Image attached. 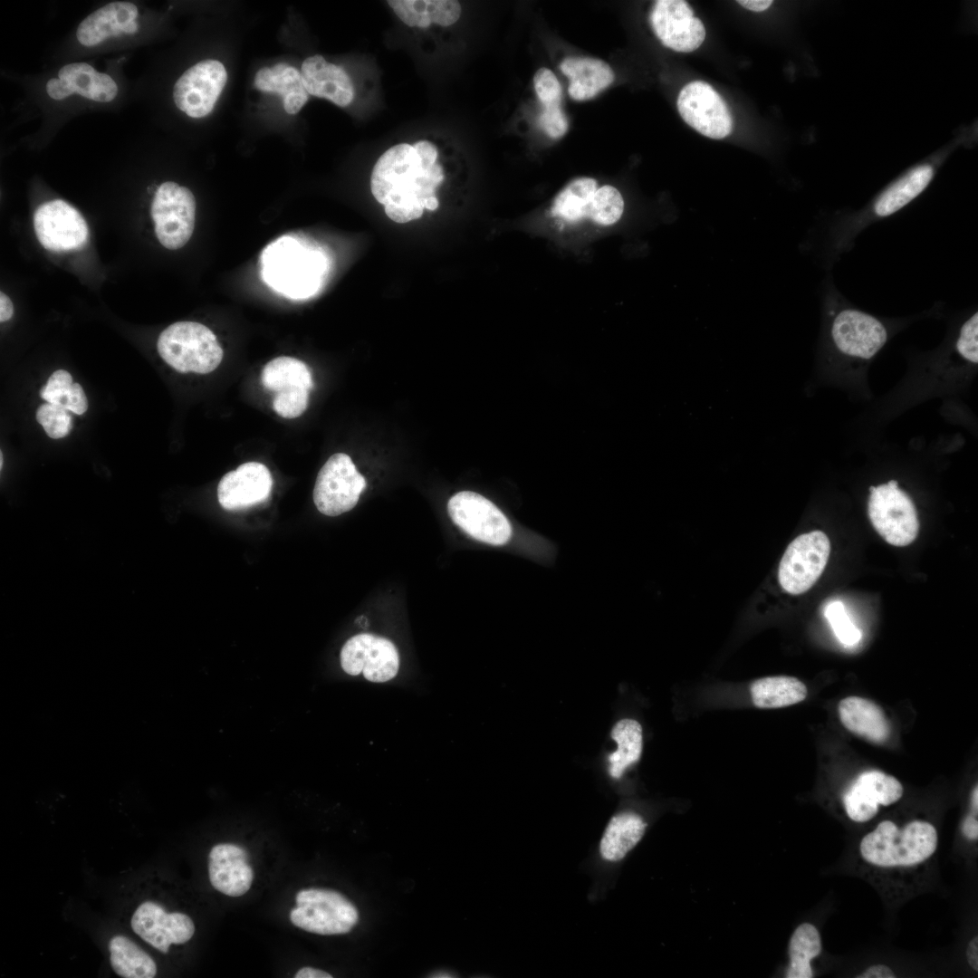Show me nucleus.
Returning a JSON list of instances; mask_svg holds the SVG:
<instances>
[{"label":"nucleus","instance_id":"3","mask_svg":"<svg viewBox=\"0 0 978 978\" xmlns=\"http://www.w3.org/2000/svg\"><path fill=\"white\" fill-rule=\"evenodd\" d=\"M262 261L264 281L291 298H306L314 293L326 269L321 253L304 248L291 237L270 244Z\"/></svg>","mask_w":978,"mask_h":978},{"label":"nucleus","instance_id":"36","mask_svg":"<svg viewBox=\"0 0 978 978\" xmlns=\"http://www.w3.org/2000/svg\"><path fill=\"white\" fill-rule=\"evenodd\" d=\"M40 395L48 403L59 405L77 415H82L88 408L83 388L79 383H73L72 375L64 369L51 375Z\"/></svg>","mask_w":978,"mask_h":978},{"label":"nucleus","instance_id":"31","mask_svg":"<svg viewBox=\"0 0 978 978\" xmlns=\"http://www.w3.org/2000/svg\"><path fill=\"white\" fill-rule=\"evenodd\" d=\"M808 690L803 682L793 676H774L759 678L750 686L754 706L775 709L802 702Z\"/></svg>","mask_w":978,"mask_h":978},{"label":"nucleus","instance_id":"1","mask_svg":"<svg viewBox=\"0 0 978 978\" xmlns=\"http://www.w3.org/2000/svg\"><path fill=\"white\" fill-rule=\"evenodd\" d=\"M443 180V168L438 163L428 170L423 169L413 146L399 143L387 149L375 163L370 189L391 220L407 223L422 216L424 200L435 196Z\"/></svg>","mask_w":978,"mask_h":978},{"label":"nucleus","instance_id":"35","mask_svg":"<svg viewBox=\"0 0 978 978\" xmlns=\"http://www.w3.org/2000/svg\"><path fill=\"white\" fill-rule=\"evenodd\" d=\"M262 383L275 392L293 387L310 390L313 385L309 368L302 361L286 356L277 357L264 366Z\"/></svg>","mask_w":978,"mask_h":978},{"label":"nucleus","instance_id":"10","mask_svg":"<svg viewBox=\"0 0 978 978\" xmlns=\"http://www.w3.org/2000/svg\"><path fill=\"white\" fill-rule=\"evenodd\" d=\"M829 553V540L821 531L796 537L780 561L778 580L781 587L792 595L806 592L822 574Z\"/></svg>","mask_w":978,"mask_h":978},{"label":"nucleus","instance_id":"22","mask_svg":"<svg viewBox=\"0 0 978 978\" xmlns=\"http://www.w3.org/2000/svg\"><path fill=\"white\" fill-rule=\"evenodd\" d=\"M208 876L215 889L229 896H240L250 889L254 871L242 847L221 843L209 852Z\"/></svg>","mask_w":978,"mask_h":978},{"label":"nucleus","instance_id":"29","mask_svg":"<svg viewBox=\"0 0 978 978\" xmlns=\"http://www.w3.org/2000/svg\"><path fill=\"white\" fill-rule=\"evenodd\" d=\"M598 183L595 178L580 177L568 183L555 197L551 214L564 225L590 220L592 200Z\"/></svg>","mask_w":978,"mask_h":978},{"label":"nucleus","instance_id":"2","mask_svg":"<svg viewBox=\"0 0 978 978\" xmlns=\"http://www.w3.org/2000/svg\"><path fill=\"white\" fill-rule=\"evenodd\" d=\"M937 844V831L928 821L913 820L899 829L893 821L883 820L863 837L859 851L867 862L877 867L912 866L929 858Z\"/></svg>","mask_w":978,"mask_h":978},{"label":"nucleus","instance_id":"52","mask_svg":"<svg viewBox=\"0 0 978 978\" xmlns=\"http://www.w3.org/2000/svg\"><path fill=\"white\" fill-rule=\"evenodd\" d=\"M971 804H972V809H973V814L977 815V810H978V787H977V785L974 787V789H973V791L972 792Z\"/></svg>","mask_w":978,"mask_h":978},{"label":"nucleus","instance_id":"43","mask_svg":"<svg viewBox=\"0 0 978 978\" xmlns=\"http://www.w3.org/2000/svg\"><path fill=\"white\" fill-rule=\"evenodd\" d=\"M539 123L544 132L552 139L561 138L569 129V121L561 105L544 107L540 114Z\"/></svg>","mask_w":978,"mask_h":978},{"label":"nucleus","instance_id":"45","mask_svg":"<svg viewBox=\"0 0 978 978\" xmlns=\"http://www.w3.org/2000/svg\"><path fill=\"white\" fill-rule=\"evenodd\" d=\"M858 978H894L896 977L893 971L887 965L876 964L868 967Z\"/></svg>","mask_w":978,"mask_h":978},{"label":"nucleus","instance_id":"19","mask_svg":"<svg viewBox=\"0 0 978 978\" xmlns=\"http://www.w3.org/2000/svg\"><path fill=\"white\" fill-rule=\"evenodd\" d=\"M133 931L144 941L166 954L171 944L187 943L195 933L191 918L179 912L167 913L157 903L146 901L131 918Z\"/></svg>","mask_w":978,"mask_h":978},{"label":"nucleus","instance_id":"24","mask_svg":"<svg viewBox=\"0 0 978 978\" xmlns=\"http://www.w3.org/2000/svg\"><path fill=\"white\" fill-rule=\"evenodd\" d=\"M137 6L130 2H112L88 15L79 24L80 43L91 47L110 36L132 34L138 30Z\"/></svg>","mask_w":978,"mask_h":978},{"label":"nucleus","instance_id":"13","mask_svg":"<svg viewBox=\"0 0 978 978\" xmlns=\"http://www.w3.org/2000/svg\"><path fill=\"white\" fill-rule=\"evenodd\" d=\"M677 109L683 120L702 135L721 139L733 129V118L724 99L707 82L695 81L679 92Z\"/></svg>","mask_w":978,"mask_h":978},{"label":"nucleus","instance_id":"25","mask_svg":"<svg viewBox=\"0 0 978 978\" xmlns=\"http://www.w3.org/2000/svg\"><path fill=\"white\" fill-rule=\"evenodd\" d=\"M839 720L850 733L876 744L886 743L890 725L884 710L860 696H848L838 705Z\"/></svg>","mask_w":978,"mask_h":978},{"label":"nucleus","instance_id":"50","mask_svg":"<svg viewBox=\"0 0 978 978\" xmlns=\"http://www.w3.org/2000/svg\"><path fill=\"white\" fill-rule=\"evenodd\" d=\"M294 977L295 978H331L332 975L326 973V972H324V971H322V970H320V969L312 968V967H302L296 973Z\"/></svg>","mask_w":978,"mask_h":978},{"label":"nucleus","instance_id":"53","mask_svg":"<svg viewBox=\"0 0 978 978\" xmlns=\"http://www.w3.org/2000/svg\"><path fill=\"white\" fill-rule=\"evenodd\" d=\"M432 976L433 977H453L452 975H449V973H436L435 975H432Z\"/></svg>","mask_w":978,"mask_h":978},{"label":"nucleus","instance_id":"27","mask_svg":"<svg viewBox=\"0 0 978 978\" xmlns=\"http://www.w3.org/2000/svg\"><path fill=\"white\" fill-rule=\"evenodd\" d=\"M254 82L261 91L280 94L288 114L298 113L309 100L301 72L284 62L262 68L256 72Z\"/></svg>","mask_w":978,"mask_h":978},{"label":"nucleus","instance_id":"9","mask_svg":"<svg viewBox=\"0 0 978 978\" xmlns=\"http://www.w3.org/2000/svg\"><path fill=\"white\" fill-rule=\"evenodd\" d=\"M150 214L159 243L169 250L179 249L188 242L194 231L195 197L186 187L165 182L155 193Z\"/></svg>","mask_w":978,"mask_h":978},{"label":"nucleus","instance_id":"41","mask_svg":"<svg viewBox=\"0 0 978 978\" xmlns=\"http://www.w3.org/2000/svg\"><path fill=\"white\" fill-rule=\"evenodd\" d=\"M533 87L543 108L561 104L562 88L558 78L550 69L542 67L535 72Z\"/></svg>","mask_w":978,"mask_h":978},{"label":"nucleus","instance_id":"16","mask_svg":"<svg viewBox=\"0 0 978 978\" xmlns=\"http://www.w3.org/2000/svg\"><path fill=\"white\" fill-rule=\"evenodd\" d=\"M340 665L351 676L363 673L371 682L392 679L399 667V656L388 639L369 633L350 638L341 648Z\"/></svg>","mask_w":978,"mask_h":978},{"label":"nucleus","instance_id":"48","mask_svg":"<svg viewBox=\"0 0 978 978\" xmlns=\"http://www.w3.org/2000/svg\"><path fill=\"white\" fill-rule=\"evenodd\" d=\"M14 312L13 303L10 298L4 292L0 293V321L1 322L8 321Z\"/></svg>","mask_w":978,"mask_h":978},{"label":"nucleus","instance_id":"47","mask_svg":"<svg viewBox=\"0 0 978 978\" xmlns=\"http://www.w3.org/2000/svg\"><path fill=\"white\" fill-rule=\"evenodd\" d=\"M966 958L970 966L978 971V937L974 936L969 942L966 948Z\"/></svg>","mask_w":978,"mask_h":978},{"label":"nucleus","instance_id":"40","mask_svg":"<svg viewBox=\"0 0 978 978\" xmlns=\"http://www.w3.org/2000/svg\"><path fill=\"white\" fill-rule=\"evenodd\" d=\"M309 389L293 387L276 392L273 401L275 412L285 418L301 416L308 406Z\"/></svg>","mask_w":978,"mask_h":978},{"label":"nucleus","instance_id":"18","mask_svg":"<svg viewBox=\"0 0 978 978\" xmlns=\"http://www.w3.org/2000/svg\"><path fill=\"white\" fill-rule=\"evenodd\" d=\"M904 789L894 776L877 770L860 773L842 797L849 818L856 822L873 819L879 805L888 806L901 799Z\"/></svg>","mask_w":978,"mask_h":978},{"label":"nucleus","instance_id":"26","mask_svg":"<svg viewBox=\"0 0 978 978\" xmlns=\"http://www.w3.org/2000/svg\"><path fill=\"white\" fill-rule=\"evenodd\" d=\"M560 69L570 81V97L578 101L594 98L611 85L615 79L612 68L606 62L592 57H566L561 61Z\"/></svg>","mask_w":978,"mask_h":978},{"label":"nucleus","instance_id":"14","mask_svg":"<svg viewBox=\"0 0 978 978\" xmlns=\"http://www.w3.org/2000/svg\"><path fill=\"white\" fill-rule=\"evenodd\" d=\"M227 81L224 64L204 60L187 69L177 81L173 98L177 107L191 118H203L214 109Z\"/></svg>","mask_w":978,"mask_h":978},{"label":"nucleus","instance_id":"51","mask_svg":"<svg viewBox=\"0 0 978 978\" xmlns=\"http://www.w3.org/2000/svg\"><path fill=\"white\" fill-rule=\"evenodd\" d=\"M438 205L439 203L436 196L427 197L423 202L424 208L429 211L436 210L438 207Z\"/></svg>","mask_w":978,"mask_h":978},{"label":"nucleus","instance_id":"7","mask_svg":"<svg viewBox=\"0 0 978 978\" xmlns=\"http://www.w3.org/2000/svg\"><path fill=\"white\" fill-rule=\"evenodd\" d=\"M868 513L876 532L890 545L904 547L917 537L919 521L916 506L896 480L869 487Z\"/></svg>","mask_w":978,"mask_h":978},{"label":"nucleus","instance_id":"54","mask_svg":"<svg viewBox=\"0 0 978 978\" xmlns=\"http://www.w3.org/2000/svg\"><path fill=\"white\" fill-rule=\"evenodd\" d=\"M0 465H1V468H2V465H3V454H2V452L0 454Z\"/></svg>","mask_w":978,"mask_h":978},{"label":"nucleus","instance_id":"28","mask_svg":"<svg viewBox=\"0 0 978 978\" xmlns=\"http://www.w3.org/2000/svg\"><path fill=\"white\" fill-rule=\"evenodd\" d=\"M388 5L408 26L425 29L431 24L449 26L456 23L462 8L455 0H389Z\"/></svg>","mask_w":978,"mask_h":978},{"label":"nucleus","instance_id":"32","mask_svg":"<svg viewBox=\"0 0 978 978\" xmlns=\"http://www.w3.org/2000/svg\"><path fill=\"white\" fill-rule=\"evenodd\" d=\"M610 735L617 743V750L609 756V772L611 777L618 779L640 758L643 746L642 727L634 719H622L613 726Z\"/></svg>","mask_w":978,"mask_h":978},{"label":"nucleus","instance_id":"8","mask_svg":"<svg viewBox=\"0 0 978 978\" xmlns=\"http://www.w3.org/2000/svg\"><path fill=\"white\" fill-rule=\"evenodd\" d=\"M290 920L297 927L322 935L350 932L358 921L353 904L340 893L321 888L299 891Z\"/></svg>","mask_w":978,"mask_h":978},{"label":"nucleus","instance_id":"49","mask_svg":"<svg viewBox=\"0 0 978 978\" xmlns=\"http://www.w3.org/2000/svg\"><path fill=\"white\" fill-rule=\"evenodd\" d=\"M737 3L740 4L742 6H743L744 8L748 9V10L754 11V12H762V11H764L767 8H769L772 5V1H771V0H739V1H737Z\"/></svg>","mask_w":978,"mask_h":978},{"label":"nucleus","instance_id":"46","mask_svg":"<svg viewBox=\"0 0 978 978\" xmlns=\"http://www.w3.org/2000/svg\"><path fill=\"white\" fill-rule=\"evenodd\" d=\"M962 832L970 840H976L978 839V820L977 815L972 814L967 816L962 823Z\"/></svg>","mask_w":978,"mask_h":978},{"label":"nucleus","instance_id":"34","mask_svg":"<svg viewBox=\"0 0 978 978\" xmlns=\"http://www.w3.org/2000/svg\"><path fill=\"white\" fill-rule=\"evenodd\" d=\"M821 938L818 929L810 923L800 925L790 939L788 948L790 962L786 977H813L810 961L821 953Z\"/></svg>","mask_w":978,"mask_h":978},{"label":"nucleus","instance_id":"30","mask_svg":"<svg viewBox=\"0 0 978 978\" xmlns=\"http://www.w3.org/2000/svg\"><path fill=\"white\" fill-rule=\"evenodd\" d=\"M647 824L637 813H618L609 820L599 844L602 858L610 862L624 858L642 839Z\"/></svg>","mask_w":978,"mask_h":978},{"label":"nucleus","instance_id":"23","mask_svg":"<svg viewBox=\"0 0 978 978\" xmlns=\"http://www.w3.org/2000/svg\"><path fill=\"white\" fill-rule=\"evenodd\" d=\"M301 74L309 95L329 100L340 107L348 106L354 99L355 90L349 74L321 55L306 58Z\"/></svg>","mask_w":978,"mask_h":978},{"label":"nucleus","instance_id":"11","mask_svg":"<svg viewBox=\"0 0 978 978\" xmlns=\"http://www.w3.org/2000/svg\"><path fill=\"white\" fill-rule=\"evenodd\" d=\"M365 487V478L351 458L337 453L330 456L317 475L313 502L322 514L338 516L355 507Z\"/></svg>","mask_w":978,"mask_h":978},{"label":"nucleus","instance_id":"21","mask_svg":"<svg viewBox=\"0 0 978 978\" xmlns=\"http://www.w3.org/2000/svg\"><path fill=\"white\" fill-rule=\"evenodd\" d=\"M46 91L53 100H63L73 93L99 102L111 101L118 86L108 74L97 72L86 62H72L62 66L58 78L46 83Z\"/></svg>","mask_w":978,"mask_h":978},{"label":"nucleus","instance_id":"33","mask_svg":"<svg viewBox=\"0 0 978 978\" xmlns=\"http://www.w3.org/2000/svg\"><path fill=\"white\" fill-rule=\"evenodd\" d=\"M110 964L114 972L125 978H152L157 973L154 960L134 942L123 935L113 936L109 942Z\"/></svg>","mask_w":978,"mask_h":978},{"label":"nucleus","instance_id":"6","mask_svg":"<svg viewBox=\"0 0 978 978\" xmlns=\"http://www.w3.org/2000/svg\"><path fill=\"white\" fill-rule=\"evenodd\" d=\"M157 348L164 361L181 373H209L223 359L216 335L195 321H178L167 327L158 339Z\"/></svg>","mask_w":978,"mask_h":978},{"label":"nucleus","instance_id":"39","mask_svg":"<svg viewBox=\"0 0 978 978\" xmlns=\"http://www.w3.org/2000/svg\"><path fill=\"white\" fill-rule=\"evenodd\" d=\"M824 615L842 644L853 646L860 640L861 632L851 621L841 601L836 600L829 603L824 610Z\"/></svg>","mask_w":978,"mask_h":978},{"label":"nucleus","instance_id":"44","mask_svg":"<svg viewBox=\"0 0 978 978\" xmlns=\"http://www.w3.org/2000/svg\"><path fill=\"white\" fill-rule=\"evenodd\" d=\"M413 148L419 158L423 169L428 170L436 163L437 149L433 143L427 140H419L413 145Z\"/></svg>","mask_w":978,"mask_h":978},{"label":"nucleus","instance_id":"42","mask_svg":"<svg viewBox=\"0 0 978 978\" xmlns=\"http://www.w3.org/2000/svg\"><path fill=\"white\" fill-rule=\"evenodd\" d=\"M955 349L964 360L978 362V314L974 312L960 328Z\"/></svg>","mask_w":978,"mask_h":978},{"label":"nucleus","instance_id":"5","mask_svg":"<svg viewBox=\"0 0 978 978\" xmlns=\"http://www.w3.org/2000/svg\"><path fill=\"white\" fill-rule=\"evenodd\" d=\"M824 304L829 341L840 354L867 360L886 344L888 333L885 324L875 316L849 305L834 287L828 289Z\"/></svg>","mask_w":978,"mask_h":978},{"label":"nucleus","instance_id":"15","mask_svg":"<svg viewBox=\"0 0 978 978\" xmlns=\"http://www.w3.org/2000/svg\"><path fill=\"white\" fill-rule=\"evenodd\" d=\"M34 228L40 244L52 252H67L82 247L89 228L81 213L62 199L42 204L34 215Z\"/></svg>","mask_w":978,"mask_h":978},{"label":"nucleus","instance_id":"38","mask_svg":"<svg viewBox=\"0 0 978 978\" xmlns=\"http://www.w3.org/2000/svg\"><path fill=\"white\" fill-rule=\"evenodd\" d=\"M64 408L45 403L36 411V419L43 426L47 436L53 439L64 437L72 427V416Z\"/></svg>","mask_w":978,"mask_h":978},{"label":"nucleus","instance_id":"37","mask_svg":"<svg viewBox=\"0 0 978 978\" xmlns=\"http://www.w3.org/2000/svg\"><path fill=\"white\" fill-rule=\"evenodd\" d=\"M625 212V201L620 191L611 186L598 187L593 200L590 221L600 226H611L618 223Z\"/></svg>","mask_w":978,"mask_h":978},{"label":"nucleus","instance_id":"12","mask_svg":"<svg viewBox=\"0 0 978 978\" xmlns=\"http://www.w3.org/2000/svg\"><path fill=\"white\" fill-rule=\"evenodd\" d=\"M447 511L455 525L472 538L492 545L506 543L512 526L502 511L483 495L462 491L447 503Z\"/></svg>","mask_w":978,"mask_h":978},{"label":"nucleus","instance_id":"4","mask_svg":"<svg viewBox=\"0 0 978 978\" xmlns=\"http://www.w3.org/2000/svg\"><path fill=\"white\" fill-rule=\"evenodd\" d=\"M934 174L932 165H919L888 186L866 210L836 222L829 235L831 257L849 250L855 237L867 226L908 205L926 188Z\"/></svg>","mask_w":978,"mask_h":978},{"label":"nucleus","instance_id":"17","mask_svg":"<svg viewBox=\"0 0 978 978\" xmlns=\"http://www.w3.org/2000/svg\"><path fill=\"white\" fill-rule=\"evenodd\" d=\"M649 22L662 44L676 52H693L703 43L705 37L704 24L694 15V11L686 1H655Z\"/></svg>","mask_w":978,"mask_h":978},{"label":"nucleus","instance_id":"20","mask_svg":"<svg viewBox=\"0 0 978 978\" xmlns=\"http://www.w3.org/2000/svg\"><path fill=\"white\" fill-rule=\"evenodd\" d=\"M273 487L268 468L258 462H247L228 472L217 486L221 506L228 511L241 510L267 499Z\"/></svg>","mask_w":978,"mask_h":978}]
</instances>
